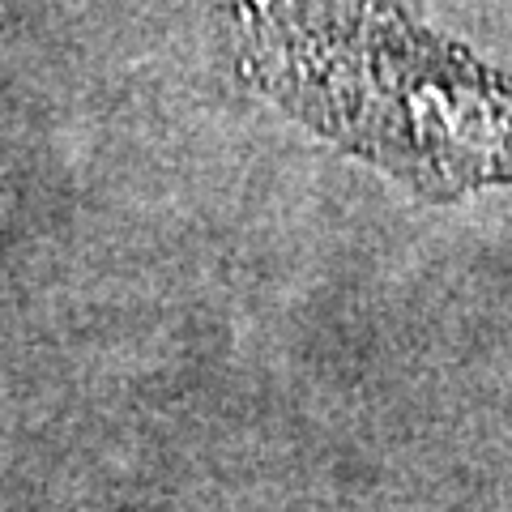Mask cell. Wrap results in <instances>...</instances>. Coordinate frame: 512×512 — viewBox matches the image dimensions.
I'll return each instance as SVG.
<instances>
[{
    "mask_svg": "<svg viewBox=\"0 0 512 512\" xmlns=\"http://www.w3.org/2000/svg\"><path fill=\"white\" fill-rule=\"evenodd\" d=\"M248 82L427 201L512 184V77L393 0H231Z\"/></svg>",
    "mask_w": 512,
    "mask_h": 512,
    "instance_id": "obj_1",
    "label": "cell"
}]
</instances>
